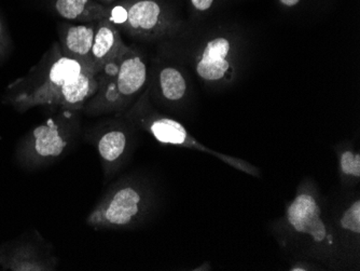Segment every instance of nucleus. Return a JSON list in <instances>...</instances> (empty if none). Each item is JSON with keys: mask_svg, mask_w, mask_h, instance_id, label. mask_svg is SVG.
<instances>
[{"mask_svg": "<svg viewBox=\"0 0 360 271\" xmlns=\"http://www.w3.org/2000/svg\"><path fill=\"white\" fill-rule=\"evenodd\" d=\"M58 258L36 242H9L0 246V268L9 271L56 270Z\"/></svg>", "mask_w": 360, "mask_h": 271, "instance_id": "8", "label": "nucleus"}, {"mask_svg": "<svg viewBox=\"0 0 360 271\" xmlns=\"http://www.w3.org/2000/svg\"><path fill=\"white\" fill-rule=\"evenodd\" d=\"M96 25L97 22L84 24L63 23L58 25V37L63 53L94 70L91 50Z\"/></svg>", "mask_w": 360, "mask_h": 271, "instance_id": "10", "label": "nucleus"}, {"mask_svg": "<svg viewBox=\"0 0 360 271\" xmlns=\"http://www.w3.org/2000/svg\"><path fill=\"white\" fill-rule=\"evenodd\" d=\"M285 220L292 234L307 239L319 250L333 252L337 248L333 228L323 220L314 191L307 186H301L296 197L287 206Z\"/></svg>", "mask_w": 360, "mask_h": 271, "instance_id": "7", "label": "nucleus"}, {"mask_svg": "<svg viewBox=\"0 0 360 271\" xmlns=\"http://www.w3.org/2000/svg\"><path fill=\"white\" fill-rule=\"evenodd\" d=\"M95 147L100 156L105 175L116 173L127 159L129 137L127 130L118 125L106 127L95 139Z\"/></svg>", "mask_w": 360, "mask_h": 271, "instance_id": "11", "label": "nucleus"}, {"mask_svg": "<svg viewBox=\"0 0 360 271\" xmlns=\"http://www.w3.org/2000/svg\"><path fill=\"white\" fill-rule=\"evenodd\" d=\"M79 111L62 109L34 127L16 147V160L26 169H38L54 163L68 151L80 127Z\"/></svg>", "mask_w": 360, "mask_h": 271, "instance_id": "3", "label": "nucleus"}, {"mask_svg": "<svg viewBox=\"0 0 360 271\" xmlns=\"http://www.w3.org/2000/svg\"><path fill=\"white\" fill-rule=\"evenodd\" d=\"M10 38L3 19L0 18V58L5 56L9 48Z\"/></svg>", "mask_w": 360, "mask_h": 271, "instance_id": "17", "label": "nucleus"}, {"mask_svg": "<svg viewBox=\"0 0 360 271\" xmlns=\"http://www.w3.org/2000/svg\"><path fill=\"white\" fill-rule=\"evenodd\" d=\"M194 9L200 12L207 11L212 8L214 0H191Z\"/></svg>", "mask_w": 360, "mask_h": 271, "instance_id": "18", "label": "nucleus"}, {"mask_svg": "<svg viewBox=\"0 0 360 271\" xmlns=\"http://www.w3.org/2000/svg\"><path fill=\"white\" fill-rule=\"evenodd\" d=\"M127 44L121 37L119 28L108 19H103L97 22L93 40L92 56L93 65L97 74H100L107 63L116 56Z\"/></svg>", "mask_w": 360, "mask_h": 271, "instance_id": "12", "label": "nucleus"}, {"mask_svg": "<svg viewBox=\"0 0 360 271\" xmlns=\"http://www.w3.org/2000/svg\"><path fill=\"white\" fill-rule=\"evenodd\" d=\"M232 44L226 37H216L206 42L195 58V72L206 82H224L231 78L233 66L231 63Z\"/></svg>", "mask_w": 360, "mask_h": 271, "instance_id": "9", "label": "nucleus"}, {"mask_svg": "<svg viewBox=\"0 0 360 271\" xmlns=\"http://www.w3.org/2000/svg\"><path fill=\"white\" fill-rule=\"evenodd\" d=\"M340 171L342 177L349 181L359 182L360 155L358 151L345 149L340 155Z\"/></svg>", "mask_w": 360, "mask_h": 271, "instance_id": "15", "label": "nucleus"}, {"mask_svg": "<svg viewBox=\"0 0 360 271\" xmlns=\"http://www.w3.org/2000/svg\"><path fill=\"white\" fill-rule=\"evenodd\" d=\"M127 117L129 121H132L137 127L149 133L155 141H159L161 144L184 147V149H194V151L210 153L234 169L240 170L252 177H260V171L248 161L243 160L240 158L218 153V151L204 146L202 143H200L198 139H194L188 132L187 129L179 121L169 118V117L165 116L155 111L149 102L148 92L141 95V99L127 113Z\"/></svg>", "mask_w": 360, "mask_h": 271, "instance_id": "4", "label": "nucleus"}, {"mask_svg": "<svg viewBox=\"0 0 360 271\" xmlns=\"http://www.w3.org/2000/svg\"><path fill=\"white\" fill-rule=\"evenodd\" d=\"M98 3L103 4V5L108 6L110 4L116 3L117 0H97Z\"/></svg>", "mask_w": 360, "mask_h": 271, "instance_id": "21", "label": "nucleus"}, {"mask_svg": "<svg viewBox=\"0 0 360 271\" xmlns=\"http://www.w3.org/2000/svg\"><path fill=\"white\" fill-rule=\"evenodd\" d=\"M280 3L285 7L292 8L300 3V0H280Z\"/></svg>", "mask_w": 360, "mask_h": 271, "instance_id": "19", "label": "nucleus"}, {"mask_svg": "<svg viewBox=\"0 0 360 271\" xmlns=\"http://www.w3.org/2000/svg\"><path fill=\"white\" fill-rule=\"evenodd\" d=\"M98 86L96 72L65 56L56 42L27 75L8 86L4 103L19 113L38 106L82 111Z\"/></svg>", "mask_w": 360, "mask_h": 271, "instance_id": "1", "label": "nucleus"}, {"mask_svg": "<svg viewBox=\"0 0 360 271\" xmlns=\"http://www.w3.org/2000/svg\"><path fill=\"white\" fill-rule=\"evenodd\" d=\"M53 9L62 19L81 24L108 18V6L97 0H54Z\"/></svg>", "mask_w": 360, "mask_h": 271, "instance_id": "13", "label": "nucleus"}, {"mask_svg": "<svg viewBox=\"0 0 360 271\" xmlns=\"http://www.w3.org/2000/svg\"><path fill=\"white\" fill-rule=\"evenodd\" d=\"M340 225L342 229L349 234L359 236L360 234V200L357 199L352 202L347 210L342 213L340 218Z\"/></svg>", "mask_w": 360, "mask_h": 271, "instance_id": "16", "label": "nucleus"}, {"mask_svg": "<svg viewBox=\"0 0 360 271\" xmlns=\"http://www.w3.org/2000/svg\"><path fill=\"white\" fill-rule=\"evenodd\" d=\"M150 196L141 183L132 179L119 182L104 196L86 218V225L95 230L132 227L149 209Z\"/></svg>", "mask_w": 360, "mask_h": 271, "instance_id": "5", "label": "nucleus"}, {"mask_svg": "<svg viewBox=\"0 0 360 271\" xmlns=\"http://www.w3.org/2000/svg\"><path fill=\"white\" fill-rule=\"evenodd\" d=\"M109 21L123 32L141 39L165 37L173 30V21L159 0H121L108 7Z\"/></svg>", "mask_w": 360, "mask_h": 271, "instance_id": "6", "label": "nucleus"}, {"mask_svg": "<svg viewBox=\"0 0 360 271\" xmlns=\"http://www.w3.org/2000/svg\"><path fill=\"white\" fill-rule=\"evenodd\" d=\"M158 88L162 98L169 102H179L187 94L188 84L183 73L173 66H165L158 76Z\"/></svg>", "mask_w": 360, "mask_h": 271, "instance_id": "14", "label": "nucleus"}, {"mask_svg": "<svg viewBox=\"0 0 360 271\" xmlns=\"http://www.w3.org/2000/svg\"><path fill=\"white\" fill-rule=\"evenodd\" d=\"M289 270H291V271H307V270H309V269L307 268V266H304V265L297 264V265H293V266L291 267V268L289 269Z\"/></svg>", "mask_w": 360, "mask_h": 271, "instance_id": "20", "label": "nucleus"}, {"mask_svg": "<svg viewBox=\"0 0 360 271\" xmlns=\"http://www.w3.org/2000/svg\"><path fill=\"white\" fill-rule=\"evenodd\" d=\"M148 68L132 46H125L98 74V90L86 103L82 111L89 116L119 113L129 106L145 88Z\"/></svg>", "mask_w": 360, "mask_h": 271, "instance_id": "2", "label": "nucleus"}]
</instances>
